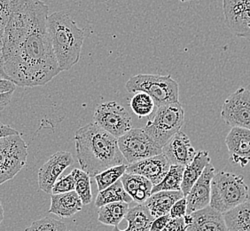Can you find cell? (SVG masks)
Listing matches in <instances>:
<instances>
[{
    "mask_svg": "<svg viewBox=\"0 0 250 231\" xmlns=\"http://www.w3.org/2000/svg\"><path fill=\"white\" fill-rule=\"evenodd\" d=\"M48 6L41 0H18L3 38L7 79L17 87L44 86L62 70L47 31Z\"/></svg>",
    "mask_w": 250,
    "mask_h": 231,
    "instance_id": "cell-1",
    "label": "cell"
},
{
    "mask_svg": "<svg viewBox=\"0 0 250 231\" xmlns=\"http://www.w3.org/2000/svg\"><path fill=\"white\" fill-rule=\"evenodd\" d=\"M75 141L78 163L91 178L106 169L125 164L118 139L94 123L79 128Z\"/></svg>",
    "mask_w": 250,
    "mask_h": 231,
    "instance_id": "cell-2",
    "label": "cell"
},
{
    "mask_svg": "<svg viewBox=\"0 0 250 231\" xmlns=\"http://www.w3.org/2000/svg\"><path fill=\"white\" fill-rule=\"evenodd\" d=\"M47 31L59 66L62 71L69 70L81 58L84 30L67 13L59 11L48 15Z\"/></svg>",
    "mask_w": 250,
    "mask_h": 231,
    "instance_id": "cell-3",
    "label": "cell"
},
{
    "mask_svg": "<svg viewBox=\"0 0 250 231\" xmlns=\"http://www.w3.org/2000/svg\"><path fill=\"white\" fill-rule=\"evenodd\" d=\"M249 190L242 175L220 171L212 179L209 206L224 213L250 199Z\"/></svg>",
    "mask_w": 250,
    "mask_h": 231,
    "instance_id": "cell-4",
    "label": "cell"
},
{
    "mask_svg": "<svg viewBox=\"0 0 250 231\" xmlns=\"http://www.w3.org/2000/svg\"><path fill=\"white\" fill-rule=\"evenodd\" d=\"M128 92H145L153 98L155 107L164 106L178 102L179 87L170 75L163 76L156 74H139L125 84Z\"/></svg>",
    "mask_w": 250,
    "mask_h": 231,
    "instance_id": "cell-5",
    "label": "cell"
},
{
    "mask_svg": "<svg viewBox=\"0 0 250 231\" xmlns=\"http://www.w3.org/2000/svg\"><path fill=\"white\" fill-rule=\"evenodd\" d=\"M185 121L183 107L178 102L158 107L144 130L154 143L163 149L174 135L180 131Z\"/></svg>",
    "mask_w": 250,
    "mask_h": 231,
    "instance_id": "cell-6",
    "label": "cell"
},
{
    "mask_svg": "<svg viewBox=\"0 0 250 231\" xmlns=\"http://www.w3.org/2000/svg\"><path fill=\"white\" fill-rule=\"evenodd\" d=\"M28 159V146L21 135L0 138V185L15 178L24 168Z\"/></svg>",
    "mask_w": 250,
    "mask_h": 231,
    "instance_id": "cell-7",
    "label": "cell"
},
{
    "mask_svg": "<svg viewBox=\"0 0 250 231\" xmlns=\"http://www.w3.org/2000/svg\"><path fill=\"white\" fill-rule=\"evenodd\" d=\"M118 146L128 164L163 153V149L154 143L144 128H131L118 138Z\"/></svg>",
    "mask_w": 250,
    "mask_h": 231,
    "instance_id": "cell-8",
    "label": "cell"
},
{
    "mask_svg": "<svg viewBox=\"0 0 250 231\" xmlns=\"http://www.w3.org/2000/svg\"><path fill=\"white\" fill-rule=\"evenodd\" d=\"M94 124L117 139L132 128L130 112L116 101H107L98 105L93 115Z\"/></svg>",
    "mask_w": 250,
    "mask_h": 231,
    "instance_id": "cell-9",
    "label": "cell"
},
{
    "mask_svg": "<svg viewBox=\"0 0 250 231\" xmlns=\"http://www.w3.org/2000/svg\"><path fill=\"white\" fill-rule=\"evenodd\" d=\"M221 117L231 127L250 129V90L240 87L223 103Z\"/></svg>",
    "mask_w": 250,
    "mask_h": 231,
    "instance_id": "cell-10",
    "label": "cell"
},
{
    "mask_svg": "<svg viewBox=\"0 0 250 231\" xmlns=\"http://www.w3.org/2000/svg\"><path fill=\"white\" fill-rule=\"evenodd\" d=\"M226 25L237 37L250 40V0H223Z\"/></svg>",
    "mask_w": 250,
    "mask_h": 231,
    "instance_id": "cell-11",
    "label": "cell"
},
{
    "mask_svg": "<svg viewBox=\"0 0 250 231\" xmlns=\"http://www.w3.org/2000/svg\"><path fill=\"white\" fill-rule=\"evenodd\" d=\"M74 163L72 154L58 151L40 167L38 174L39 187L43 192L52 194L53 185L62 173Z\"/></svg>",
    "mask_w": 250,
    "mask_h": 231,
    "instance_id": "cell-12",
    "label": "cell"
},
{
    "mask_svg": "<svg viewBox=\"0 0 250 231\" xmlns=\"http://www.w3.org/2000/svg\"><path fill=\"white\" fill-rule=\"evenodd\" d=\"M215 171L216 169L211 163L208 164L201 177L194 183L187 197H185L188 204V213H192L209 206L211 182L216 173Z\"/></svg>",
    "mask_w": 250,
    "mask_h": 231,
    "instance_id": "cell-13",
    "label": "cell"
},
{
    "mask_svg": "<svg viewBox=\"0 0 250 231\" xmlns=\"http://www.w3.org/2000/svg\"><path fill=\"white\" fill-rule=\"evenodd\" d=\"M184 219L188 231H227L224 214L210 206L187 213Z\"/></svg>",
    "mask_w": 250,
    "mask_h": 231,
    "instance_id": "cell-14",
    "label": "cell"
},
{
    "mask_svg": "<svg viewBox=\"0 0 250 231\" xmlns=\"http://www.w3.org/2000/svg\"><path fill=\"white\" fill-rule=\"evenodd\" d=\"M170 167V163L164 153L142 159L127 165L126 173L140 174L156 185L164 180Z\"/></svg>",
    "mask_w": 250,
    "mask_h": 231,
    "instance_id": "cell-15",
    "label": "cell"
},
{
    "mask_svg": "<svg viewBox=\"0 0 250 231\" xmlns=\"http://www.w3.org/2000/svg\"><path fill=\"white\" fill-rule=\"evenodd\" d=\"M226 144L232 164L245 167L250 163V129L231 127L226 136Z\"/></svg>",
    "mask_w": 250,
    "mask_h": 231,
    "instance_id": "cell-16",
    "label": "cell"
},
{
    "mask_svg": "<svg viewBox=\"0 0 250 231\" xmlns=\"http://www.w3.org/2000/svg\"><path fill=\"white\" fill-rule=\"evenodd\" d=\"M163 153L170 164L186 166L197 154L188 135L179 131L163 148Z\"/></svg>",
    "mask_w": 250,
    "mask_h": 231,
    "instance_id": "cell-17",
    "label": "cell"
},
{
    "mask_svg": "<svg viewBox=\"0 0 250 231\" xmlns=\"http://www.w3.org/2000/svg\"><path fill=\"white\" fill-rule=\"evenodd\" d=\"M83 207L82 200L76 190L62 194H53L48 212L61 218H68L82 211Z\"/></svg>",
    "mask_w": 250,
    "mask_h": 231,
    "instance_id": "cell-18",
    "label": "cell"
},
{
    "mask_svg": "<svg viewBox=\"0 0 250 231\" xmlns=\"http://www.w3.org/2000/svg\"><path fill=\"white\" fill-rule=\"evenodd\" d=\"M120 180L126 192L138 204L144 205L147 198L152 195L154 185L149 180L142 175L125 173Z\"/></svg>",
    "mask_w": 250,
    "mask_h": 231,
    "instance_id": "cell-19",
    "label": "cell"
},
{
    "mask_svg": "<svg viewBox=\"0 0 250 231\" xmlns=\"http://www.w3.org/2000/svg\"><path fill=\"white\" fill-rule=\"evenodd\" d=\"M183 198H185V196L182 190H163L153 193L149 198H147L144 205L149 210L151 215L155 219L157 217L169 214V211L174 204Z\"/></svg>",
    "mask_w": 250,
    "mask_h": 231,
    "instance_id": "cell-20",
    "label": "cell"
},
{
    "mask_svg": "<svg viewBox=\"0 0 250 231\" xmlns=\"http://www.w3.org/2000/svg\"><path fill=\"white\" fill-rule=\"evenodd\" d=\"M210 162L211 159L208 152L205 150H200L192 162L185 166L183 181L181 184V190L185 197H187L194 183L201 177L205 167Z\"/></svg>",
    "mask_w": 250,
    "mask_h": 231,
    "instance_id": "cell-21",
    "label": "cell"
},
{
    "mask_svg": "<svg viewBox=\"0 0 250 231\" xmlns=\"http://www.w3.org/2000/svg\"><path fill=\"white\" fill-rule=\"evenodd\" d=\"M125 220L128 222L125 230L122 231L118 229V226H115L113 231H149L154 218L151 215L147 207L138 204L136 207L129 209Z\"/></svg>",
    "mask_w": 250,
    "mask_h": 231,
    "instance_id": "cell-22",
    "label": "cell"
},
{
    "mask_svg": "<svg viewBox=\"0 0 250 231\" xmlns=\"http://www.w3.org/2000/svg\"><path fill=\"white\" fill-rule=\"evenodd\" d=\"M227 231H250V200L224 212Z\"/></svg>",
    "mask_w": 250,
    "mask_h": 231,
    "instance_id": "cell-23",
    "label": "cell"
},
{
    "mask_svg": "<svg viewBox=\"0 0 250 231\" xmlns=\"http://www.w3.org/2000/svg\"><path fill=\"white\" fill-rule=\"evenodd\" d=\"M129 204L125 202H114L106 204L99 209L98 220L107 226H118L129 211Z\"/></svg>",
    "mask_w": 250,
    "mask_h": 231,
    "instance_id": "cell-24",
    "label": "cell"
},
{
    "mask_svg": "<svg viewBox=\"0 0 250 231\" xmlns=\"http://www.w3.org/2000/svg\"><path fill=\"white\" fill-rule=\"evenodd\" d=\"M99 192L95 200V206L98 208L110 203L125 202L130 204L132 202V198L126 192L121 180H118L113 185Z\"/></svg>",
    "mask_w": 250,
    "mask_h": 231,
    "instance_id": "cell-25",
    "label": "cell"
},
{
    "mask_svg": "<svg viewBox=\"0 0 250 231\" xmlns=\"http://www.w3.org/2000/svg\"><path fill=\"white\" fill-rule=\"evenodd\" d=\"M185 166L178 164H170L168 173L165 175L161 183L154 185L152 188L153 193L168 190V191H179L181 190V184L183 181Z\"/></svg>",
    "mask_w": 250,
    "mask_h": 231,
    "instance_id": "cell-26",
    "label": "cell"
},
{
    "mask_svg": "<svg viewBox=\"0 0 250 231\" xmlns=\"http://www.w3.org/2000/svg\"><path fill=\"white\" fill-rule=\"evenodd\" d=\"M130 105L133 113L140 118L149 116L155 108L153 98L141 91L134 92V95L130 99Z\"/></svg>",
    "mask_w": 250,
    "mask_h": 231,
    "instance_id": "cell-27",
    "label": "cell"
},
{
    "mask_svg": "<svg viewBox=\"0 0 250 231\" xmlns=\"http://www.w3.org/2000/svg\"><path fill=\"white\" fill-rule=\"evenodd\" d=\"M71 174L76 181V192L82 200L83 205L87 206L92 200L91 177L82 169H73Z\"/></svg>",
    "mask_w": 250,
    "mask_h": 231,
    "instance_id": "cell-28",
    "label": "cell"
},
{
    "mask_svg": "<svg viewBox=\"0 0 250 231\" xmlns=\"http://www.w3.org/2000/svg\"><path fill=\"white\" fill-rule=\"evenodd\" d=\"M126 169H127L126 164H120V165H116V166L106 169L101 173L97 174L94 178L96 181L99 191L105 189L116 183L118 180H120L121 177L126 173Z\"/></svg>",
    "mask_w": 250,
    "mask_h": 231,
    "instance_id": "cell-29",
    "label": "cell"
},
{
    "mask_svg": "<svg viewBox=\"0 0 250 231\" xmlns=\"http://www.w3.org/2000/svg\"><path fill=\"white\" fill-rule=\"evenodd\" d=\"M25 231H67L64 222L52 216H46L31 223Z\"/></svg>",
    "mask_w": 250,
    "mask_h": 231,
    "instance_id": "cell-30",
    "label": "cell"
},
{
    "mask_svg": "<svg viewBox=\"0 0 250 231\" xmlns=\"http://www.w3.org/2000/svg\"><path fill=\"white\" fill-rule=\"evenodd\" d=\"M76 190V181L72 174L60 176L55 182L52 189L53 194H62V193L70 192Z\"/></svg>",
    "mask_w": 250,
    "mask_h": 231,
    "instance_id": "cell-31",
    "label": "cell"
},
{
    "mask_svg": "<svg viewBox=\"0 0 250 231\" xmlns=\"http://www.w3.org/2000/svg\"><path fill=\"white\" fill-rule=\"evenodd\" d=\"M188 213V204L186 198H181L174 204L170 211L169 216L170 218H181Z\"/></svg>",
    "mask_w": 250,
    "mask_h": 231,
    "instance_id": "cell-32",
    "label": "cell"
},
{
    "mask_svg": "<svg viewBox=\"0 0 250 231\" xmlns=\"http://www.w3.org/2000/svg\"><path fill=\"white\" fill-rule=\"evenodd\" d=\"M162 231H188V227L184 217L170 218L167 225Z\"/></svg>",
    "mask_w": 250,
    "mask_h": 231,
    "instance_id": "cell-33",
    "label": "cell"
},
{
    "mask_svg": "<svg viewBox=\"0 0 250 231\" xmlns=\"http://www.w3.org/2000/svg\"><path fill=\"white\" fill-rule=\"evenodd\" d=\"M170 219L169 214H166V215H163V216L157 217L155 218L151 227H150L149 231H162L164 230L165 226L167 225L168 221Z\"/></svg>",
    "mask_w": 250,
    "mask_h": 231,
    "instance_id": "cell-34",
    "label": "cell"
},
{
    "mask_svg": "<svg viewBox=\"0 0 250 231\" xmlns=\"http://www.w3.org/2000/svg\"><path fill=\"white\" fill-rule=\"evenodd\" d=\"M16 85L12 82L9 79H5L0 77V93L8 92H15L16 89Z\"/></svg>",
    "mask_w": 250,
    "mask_h": 231,
    "instance_id": "cell-35",
    "label": "cell"
},
{
    "mask_svg": "<svg viewBox=\"0 0 250 231\" xmlns=\"http://www.w3.org/2000/svg\"><path fill=\"white\" fill-rule=\"evenodd\" d=\"M13 94H14V92L0 93V112L4 111L5 107L7 106L11 102V100L13 98Z\"/></svg>",
    "mask_w": 250,
    "mask_h": 231,
    "instance_id": "cell-36",
    "label": "cell"
},
{
    "mask_svg": "<svg viewBox=\"0 0 250 231\" xmlns=\"http://www.w3.org/2000/svg\"><path fill=\"white\" fill-rule=\"evenodd\" d=\"M19 132L12 128L10 125H5L0 122V138L7 135H18Z\"/></svg>",
    "mask_w": 250,
    "mask_h": 231,
    "instance_id": "cell-37",
    "label": "cell"
},
{
    "mask_svg": "<svg viewBox=\"0 0 250 231\" xmlns=\"http://www.w3.org/2000/svg\"><path fill=\"white\" fill-rule=\"evenodd\" d=\"M3 221H4V208L0 200V224L3 222Z\"/></svg>",
    "mask_w": 250,
    "mask_h": 231,
    "instance_id": "cell-38",
    "label": "cell"
},
{
    "mask_svg": "<svg viewBox=\"0 0 250 231\" xmlns=\"http://www.w3.org/2000/svg\"><path fill=\"white\" fill-rule=\"evenodd\" d=\"M180 2H182V3H185V2H190V1H195V0H179Z\"/></svg>",
    "mask_w": 250,
    "mask_h": 231,
    "instance_id": "cell-39",
    "label": "cell"
}]
</instances>
